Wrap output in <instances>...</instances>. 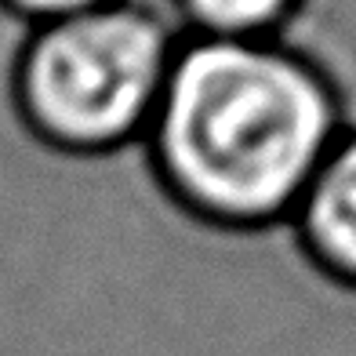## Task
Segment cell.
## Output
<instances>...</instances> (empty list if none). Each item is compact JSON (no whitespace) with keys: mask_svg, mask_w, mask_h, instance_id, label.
Returning <instances> with one entry per match:
<instances>
[{"mask_svg":"<svg viewBox=\"0 0 356 356\" xmlns=\"http://www.w3.org/2000/svg\"><path fill=\"white\" fill-rule=\"evenodd\" d=\"M338 135L327 84L273 40L175 47L149 120L168 186L233 225L287 218Z\"/></svg>","mask_w":356,"mask_h":356,"instance_id":"cell-1","label":"cell"},{"mask_svg":"<svg viewBox=\"0 0 356 356\" xmlns=\"http://www.w3.org/2000/svg\"><path fill=\"white\" fill-rule=\"evenodd\" d=\"M171 58L175 40L156 15L102 4L29 29L15 95L44 138L106 149L149 127Z\"/></svg>","mask_w":356,"mask_h":356,"instance_id":"cell-2","label":"cell"},{"mask_svg":"<svg viewBox=\"0 0 356 356\" xmlns=\"http://www.w3.org/2000/svg\"><path fill=\"white\" fill-rule=\"evenodd\" d=\"M291 215L316 262L356 284V131L338 135Z\"/></svg>","mask_w":356,"mask_h":356,"instance_id":"cell-3","label":"cell"},{"mask_svg":"<svg viewBox=\"0 0 356 356\" xmlns=\"http://www.w3.org/2000/svg\"><path fill=\"white\" fill-rule=\"evenodd\" d=\"M207 40H273L298 0H178Z\"/></svg>","mask_w":356,"mask_h":356,"instance_id":"cell-4","label":"cell"},{"mask_svg":"<svg viewBox=\"0 0 356 356\" xmlns=\"http://www.w3.org/2000/svg\"><path fill=\"white\" fill-rule=\"evenodd\" d=\"M15 19H29V22H55V19H70V15L80 11H91V8H102L113 4V0H0Z\"/></svg>","mask_w":356,"mask_h":356,"instance_id":"cell-5","label":"cell"}]
</instances>
